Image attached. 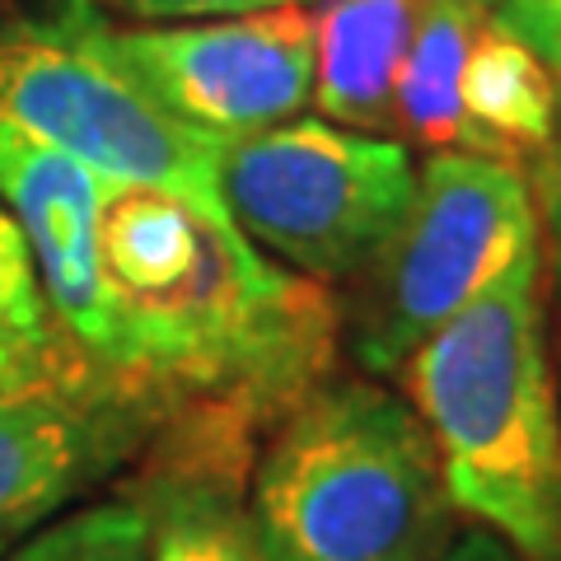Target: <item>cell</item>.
<instances>
[{
  "label": "cell",
  "instance_id": "4",
  "mask_svg": "<svg viewBox=\"0 0 561 561\" xmlns=\"http://www.w3.org/2000/svg\"><path fill=\"white\" fill-rule=\"evenodd\" d=\"M216 192L230 225L295 276L319 286L360 280L402 230L416 164L398 136L290 117L225 140Z\"/></svg>",
  "mask_w": 561,
  "mask_h": 561
},
{
  "label": "cell",
  "instance_id": "14",
  "mask_svg": "<svg viewBox=\"0 0 561 561\" xmlns=\"http://www.w3.org/2000/svg\"><path fill=\"white\" fill-rule=\"evenodd\" d=\"M94 370L66 342L33 272L28 243L0 206V379H57Z\"/></svg>",
  "mask_w": 561,
  "mask_h": 561
},
{
  "label": "cell",
  "instance_id": "11",
  "mask_svg": "<svg viewBox=\"0 0 561 561\" xmlns=\"http://www.w3.org/2000/svg\"><path fill=\"white\" fill-rule=\"evenodd\" d=\"M426 0H323L313 10V108L351 131H393V80Z\"/></svg>",
  "mask_w": 561,
  "mask_h": 561
},
{
  "label": "cell",
  "instance_id": "6",
  "mask_svg": "<svg viewBox=\"0 0 561 561\" xmlns=\"http://www.w3.org/2000/svg\"><path fill=\"white\" fill-rule=\"evenodd\" d=\"M94 0H66L51 20L0 38V122L94 169L103 183L164 187L220 206L225 140L169 117L94 43Z\"/></svg>",
  "mask_w": 561,
  "mask_h": 561
},
{
  "label": "cell",
  "instance_id": "13",
  "mask_svg": "<svg viewBox=\"0 0 561 561\" xmlns=\"http://www.w3.org/2000/svg\"><path fill=\"white\" fill-rule=\"evenodd\" d=\"M482 24L486 10L472 5V0H426L421 5L408 57H402L393 80V131L421 140L431 150L478 154V140H472L459 103V76Z\"/></svg>",
  "mask_w": 561,
  "mask_h": 561
},
{
  "label": "cell",
  "instance_id": "10",
  "mask_svg": "<svg viewBox=\"0 0 561 561\" xmlns=\"http://www.w3.org/2000/svg\"><path fill=\"white\" fill-rule=\"evenodd\" d=\"M117 486L146 515L150 561H267L249 515V463L146 449Z\"/></svg>",
  "mask_w": 561,
  "mask_h": 561
},
{
  "label": "cell",
  "instance_id": "15",
  "mask_svg": "<svg viewBox=\"0 0 561 561\" xmlns=\"http://www.w3.org/2000/svg\"><path fill=\"white\" fill-rule=\"evenodd\" d=\"M5 561H150L146 515L127 491L80 501L28 534Z\"/></svg>",
  "mask_w": 561,
  "mask_h": 561
},
{
  "label": "cell",
  "instance_id": "17",
  "mask_svg": "<svg viewBox=\"0 0 561 561\" xmlns=\"http://www.w3.org/2000/svg\"><path fill=\"white\" fill-rule=\"evenodd\" d=\"M117 14L146 24H164V20H234V14H257V10H276V5H305V0H94Z\"/></svg>",
  "mask_w": 561,
  "mask_h": 561
},
{
  "label": "cell",
  "instance_id": "9",
  "mask_svg": "<svg viewBox=\"0 0 561 561\" xmlns=\"http://www.w3.org/2000/svg\"><path fill=\"white\" fill-rule=\"evenodd\" d=\"M108 187L113 183H103L80 160L0 122V206L28 243L51 319L94 370L108 346V300L99 267V216Z\"/></svg>",
  "mask_w": 561,
  "mask_h": 561
},
{
  "label": "cell",
  "instance_id": "18",
  "mask_svg": "<svg viewBox=\"0 0 561 561\" xmlns=\"http://www.w3.org/2000/svg\"><path fill=\"white\" fill-rule=\"evenodd\" d=\"M496 20L529 43L561 80V0H496Z\"/></svg>",
  "mask_w": 561,
  "mask_h": 561
},
{
  "label": "cell",
  "instance_id": "5",
  "mask_svg": "<svg viewBox=\"0 0 561 561\" xmlns=\"http://www.w3.org/2000/svg\"><path fill=\"white\" fill-rule=\"evenodd\" d=\"M538 249V206L524 164L431 150L416 169L402 230L360 276L351 356L365 375H398L421 342Z\"/></svg>",
  "mask_w": 561,
  "mask_h": 561
},
{
  "label": "cell",
  "instance_id": "20",
  "mask_svg": "<svg viewBox=\"0 0 561 561\" xmlns=\"http://www.w3.org/2000/svg\"><path fill=\"white\" fill-rule=\"evenodd\" d=\"M472 5H482V10H491V5H496V0H472Z\"/></svg>",
  "mask_w": 561,
  "mask_h": 561
},
{
  "label": "cell",
  "instance_id": "12",
  "mask_svg": "<svg viewBox=\"0 0 561 561\" xmlns=\"http://www.w3.org/2000/svg\"><path fill=\"white\" fill-rule=\"evenodd\" d=\"M459 103L478 154H496V160L529 164L561 127L557 76L496 14H486L463 57Z\"/></svg>",
  "mask_w": 561,
  "mask_h": 561
},
{
  "label": "cell",
  "instance_id": "16",
  "mask_svg": "<svg viewBox=\"0 0 561 561\" xmlns=\"http://www.w3.org/2000/svg\"><path fill=\"white\" fill-rule=\"evenodd\" d=\"M524 173H529V187H534L538 243H542V257H548V267H552V295H557V309H561V127L548 146L524 164Z\"/></svg>",
  "mask_w": 561,
  "mask_h": 561
},
{
  "label": "cell",
  "instance_id": "3",
  "mask_svg": "<svg viewBox=\"0 0 561 561\" xmlns=\"http://www.w3.org/2000/svg\"><path fill=\"white\" fill-rule=\"evenodd\" d=\"M267 561H435L459 534L412 402L375 379H323L249 468Z\"/></svg>",
  "mask_w": 561,
  "mask_h": 561
},
{
  "label": "cell",
  "instance_id": "19",
  "mask_svg": "<svg viewBox=\"0 0 561 561\" xmlns=\"http://www.w3.org/2000/svg\"><path fill=\"white\" fill-rule=\"evenodd\" d=\"M435 561H524V557L505 538L482 529V524H459V534L445 542Z\"/></svg>",
  "mask_w": 561,
  "mask_h": 561
},
{
  "label": "cell",
  "instance_id": "1",
  "mask_svg": "<svg viewBox=\"0 0 561 561\" xmlns=\"http://www.w3.org/2000/svg\"><path fill=\"white\" fill-rule=\"evenodd\" d=\"M108 346L99 375L160 421L150 449L257 459L276 421L337 370L342 309L225 210L113 183L99 216Z\"/></svg>",
  "mask_w": 561,
  "mask_h": 561
},
{
  "label": "cell",
  "instance_id": "2",
  "mask_svg": "<svg viewBox=\"0 0 561 561\" xmlns=\"http://www.w3.org/2000/svg\"><path fill=\"white\" fill-rule=\"evenodd\" d=\"M449 501L524 561H561V398L542 319V249L398 365Z\"/></svg>",
  "mask_w": 561,
  "mask_h": 561
},
{
  "label": "cell",
  "instance_id": "21",
  "mask_svg": "<svg viewBox=\"0 0 561 561\" xmlns=\"http://www.w3.org/2000/svg\"><path fill=\"white\" fill-rule=\"evenodd\" d=\"M557 90H561V80H557Z\"/></svg>",
  "mask_w": 561,
  "mask_h": 561
},
{
  "label": "cell",
  "instance_id": "7",
  "mask_svg": "<svg viewBox=\"0 0 561 561\" xmlns=\"http://www.w3.org/2000/svg\"><path fill=\"white\" fill-rule=\"evenodd\" d=\"M94 43L169 117L243 140L300 117L313 99V10L276 5L234 20L122 28L94 5Z\"/></svg>",
  "mask_w": 561,
  "mask_h": 561
},
{
  "label": "cell",
  "instance_id": "8",
  "mask_svg": "<svg viewBox=\"0 0 561 561\" xmlns=\"http://www.w3.org/2000/svg\"><path fill=\"white\" fill-rule=\"evenodd\" d=\"M160 421L99 370L0 379V561L28 534L122 478Z\"/></svg>",
  "mask_w": 561,
  "mask_h": 561
}]
</instances>
